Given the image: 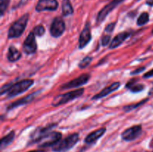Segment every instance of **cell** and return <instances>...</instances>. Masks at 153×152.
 <instances>
[{
    "label": "cell",
    "mask_w": 153,
    "mask_h": 152,
    "mask_svg": "<svg viewBox=\"0 0 153 152\" xmlns=\"http://www.w3.org/2000/svg\"><path fill=\"white\" fill-rule=\"evenodd\" d=\"M34 80L30 78L19 80L16 83L10 82L8 83H5L1 86L0 94H1V95L6 94L7 98H13V97L16 96L19 94L26 92L31 86L34 85Z\"/></svg>",
    "instance_id": "1"
},
{
    "label": "cell",
    "mask_w": 153,
    "mask_h": 152,
    "mask_svg": "<svg viewBox=\"0 0 153 152\" xmlns=\"http://www.w3.org/2000/svg\"><path fill=\"white\" fill-rule=\"evenodd\" d=\"M29 19V14L25 13L12 23L7 31V38L16 39L21 37L25 31Z\"/></svg>",
    "instance_id": "2"
},
{
    "label": "cell",
    "mask_w": 153,
    "mask_h": 152,
    "mask_svg": "<svg viewBox=\"0 0 153 152\" xmlns=\"http://www.w3.org/2000/svg\"><path fill=\"white\" fill-rule=\"evenodd\" d=\"M84 92H85L84 88H79V89H75V90L70 91L66 93L60 94L53 98L51 104L52 107H58V106L63 105L81 97L84 94Z\"/></svg>",
    "instance_id": "3"
},
{
    "label": "cell",
    "mask_w": 153,
    "mask_h": 152,
    "mask_svg": "<svg viewBox=\"0 0 153 152\" xmlns=\"http://www.w3.org/2000/svg\"><path fill=\"white\" fill-rule=\"evenodd\" d=\"M79 139V134L78 133H73L68 137L61 140L58 144L53 146L52 151L54 152H67L73 148Z\"/></svg>",
    "instance_id": "4"
},
{
    "label": "cell",
    "mask_w": 153,
    "mask_h": 152,
    "mask_svg": "<svg viewBox=\"0 0 153 152\" xmlns=\"http://www.w3.org/2000/svg\"><path fill=\"white\" fill-rule=\"evenodd\" d=\"M62 134L58 131H51L38 142L39 148L53 147L61 140Z\"/></svg>",
    "instance_id": "5"
},
{
    "label": "cell",
    "mask_w": 153,
    "mask_h": 152,
    "mask_svg": "<svg viewBox=\"0 0 153 152\" xmlns=\"http://www.w3.org/2000/svg\"><path fill=\"white\" fill-rule=\"evenodd\" d=\"M65 30L66 25L63 18L61 16H56L54 18L49 29L51 36L55 38H58L63 35Z\"/></svg>",
    "instance_id": "6"
},
{
    "label": "cell",
    "mask_w": 153,
    "mask_h": 152,
    "mask_svg": "<svg viewBox=\"0 0 153 152\" xmlns=\"http://www.w3.org/2000/svg\"><path fill=\"white\" fill-rule=\"evenodd\" d=\"M57 125H58L57 124H49V125H46L45 127H40V128L35 129V131L31 135V140L28 142V145L33 144V143H38V142L44 136L50 133L52 130L56 128Z\"/></svg>",
    "instance_id": "7"
},
{
    "label": "cell",
    "mask_w": 153,
    "mask_h": 152,
    "mask_svg": "<svg viewBox=\"0 0 153 152\" xmlns=\"http://www.w3.org/2000/svg\"><path fill=\"white\" fill-rule=\"evenodd\" d=\"M142 134V126L140 125H135L127 128L121 134V137L124 141L131 142L137 139Z\"/></svg>",
    "instance_id": "8"
},
{
    "label": "cell",
    "mask_w": 153,
    "mask_h": 152,
    "mask_svg": "<svg viewBox=\"0 0 153 152\" xmlns=\"http://www.w3.org/2000/svg\"><path fill=\"white\" fill-rule=\"evenodd\" d=\"M91 75L88 73H85V74L81 75L79 77H76V78L73 79V80H70V81L67 82V83H64L63 85L61 86V90L64 89H70L72 88H76V87H80V86H83V85L86 84L89 80Z\"/></svg>",
    "instance_id": "9"
},
{
    "label": "cell",
    "mask_w": 153,
    "mask_h": 152,
    "mask_svg": "<svg viewBox=\"0 0 153 152\" xmlns=\"http://www.w3.org/2000/svg\"><path fill=\"white\" fill-rule=\"evenodd\" d=\"M125 0H112L111 2H109L108 4H106L103 8H102L100 10V11L99 12L98 15H97V22L98 23H101L103 21H105V19H106V17L108 16V15L114 10V9L116 8L120 4H121L122 2Z\"/></svg>",
    "instance_id": "10"
},
{
    "label": "cell",
    "mask_w": 153,
    "mask_h": 152,
    "mask_svg": "<svg viewBox=\"0 0 153 152\" xmlns=\"http://www.w3.org/2000/svg\"><path fill=\"white\" fill-rule=\"evenodd\" d=\"M22 49H23L24 53L28 55H34L37 52V41H36L35 35H34L32 31L30 32L28 35L27 36L26 38H25L23 45H22Z\"/></svg>",
    "instance_id": "11"
},
{
    "label": "cell",
    "mask_w": 153,
    "mask_h": 152,
    "mask_svg": "<svg viewBox=\"0 0 153 152\" xmlns=\"http://www.w3.org/2000/svg\"><path fill=\"white\" fill-rule=\"evenodd\" d=\"M58 0H38L35 6L37 12L55 11L58 8Z\"/></svg>",
    "instance_id": "12"
},
{
    "label": "cell",
    "mask_w": 153,
    "mask_h": 152,
    "mask_svg": "<svg viewBox=\"0 0 153 152\" xmlns=\"http://www.w3.org/2000/svg\"><path fill=\"white\" fill-rule=\"evenodd\" d=\"M92 39V34H91V23L89 22L85 24L83 30L80 33L79 38V49H83L86 47Z\"/></svg>",
    "instance_id": "13"
},
{
    "label": "cell",
    "mask_w": 153,
    "mask_h": 152,
    "mask_svg": "<svg viewBox=\"0 0 153 152\" xmlns=\"http://www.w3.org/2000/svg\"><path fill=\"white\" fill-rule=\"evenodd\" d=\"M40 92H41V90L36 91V92H32V93L29 94V95H26V96L23 97V98H19V99L16 100V101H13V102L10 103V104L7 105L6 109H7V111H9V110H13V109L16 108V107H20V106L29 104L30 102H31V101L36 98V96H37Z\"/></svg>",
    "instance_id": "14"
},
{
    "label": "cell",
    "mask_w": 153,
    "mask_h": 152,
    "mask_svg": "<svg viewBox=\"0 0 153 152\" xmlns=\"http://www.w3.org/2000/svg\"><path fill=\"white\" fill-rule=\"evenodd\" d=\"M120 85L121 83L118 81L111 83V85H109V86L104 88V89L102 91H100V92H98V93L96 94L95 95H94V96L92 97V100H99L108 96V95H110L111 93L117 90L120 88Z\"/></svg>",
    "instance_id": "15"
},
{
    "label": "cell",
    "mask_w": 153,
    "mask_h": 152,
    "mask_svg": "<svg viewBox=\"0 0 153 152\" xmlns=\"http://www.w3.org/2000/svg\"><path fill=\"white\" fill-rule=\"evenodd\" d=\"M130 36H131V32H129V31H123V32L119 33L111 40L110 45H109V49H114L119 47Z\"/></svg>",
    "instance_id": "16"
},
{
    "label": "cell",
    "mask_w": 153,
    "mask_h": 152,
    "mask_svg": "<svg viewBox=\"0 0 153 152\" xmlns=\"http://www.w3.org/2000/svg\"><path fill=\"white\" fill-rule=\"evenodd\" d=\"M106 132V128H102L100 129L94 131L93 132L90 133L85 139V142L88 144H91V143L95 142L97 140L101 138Z\"/></svg>",
    "instance_id": "17"
},
{
    "label": "cell",
    "mask_w": 153,
    "mask_h": 152,
    "mask_svg": "<svg viewBox=\"0 0 153 152\" xmlns=\"http://www.w3.org/2000/svg\"><path fill=\"white\" fill-rule=\"evenodd\" d=\"M126 88L129 89L133 93H138L144 90L145 85H143V83H137V79L132 78L128 80V83L126 84Z\"/></svg>",
    "instance_id": "18"
},
{
    "label": "cell",
    "mask_w": 153,
    "mask_h": 152,
    "mask_svg": "<svg viewBox=\"0 0 153 152\" xmlns=\"http://www.w3.org/2000/svg\"><path fill=\"white\" fill-rule=\"evenodd\" d=\"M22 57L21 52L15 46H10L7 53V59L9 62L15 63L19 61Z\"/></svg>",
    "instance_id": "19"
},
{
    "label": "cell",
    "mask_w": 153,
    "mask_h": 152,
    "mask_svg": "<svg viewBox=\"0 0 153 152\" xmlns=\"http://www.w3.org/2000/svg\"><path fill=\"white\" fill-rule=\"evenodd\" d=\"M15 138V132L13 131H10V133L5 135L4 137H3L1 138V142H0V148L2 150L4 148H6L7 146H8L9 145L11 144L13 142V139Z\"/></svg>",
    "instance_id": "20"
},
{
    "label": "cell",
    "mask_w": 153,
    "mask_h": 152,
    "mask_svg": "<svg viewBox=\"0 0 153 152\" xmlns=\"http://www.w3.org/2000/svg\"><path fill=\"white\" fill-rule=\"evenodd\" d=\"M61 9H62V15L64 16H70L74 13V9L70 2V0H63Z\"/></svg>",
    "instance_id": "21"
},
{
    "label": "cell",
    "mask_w": 153,
    "mask_h": 152,
    "mask_svg": "<svg viewBox=\"0 0 153 152\" xmlns=\"http://www.w3.org/2000/svg\"><path fill=\"white\" fill-rule=\"evenodd\" d=\"M148 98H145V99H143L142 101H139V102L135 103V104H129V105H126L125 107H123V110L126 112V113H128V112L131 111V110H134V109L137 108V107H140V106L143 105L144 104H146L148 101Z\"/></svg>",
    "instance_id": "22"
},
{
    "label": "cell",
    "mask_w": 153,
    "mask_h": 152,
    "mask_svg": "<svg viewBox=\"0 0 153 152\" xmlns=\"http://www.w3.org/2000/svg\"><path fill=\"white\" fill-rule=\"evenodd\" d=\"M149 21V14L147 12H143L140 14L137 19V25L138 26H143Z\"/></svg>",
    "instance_id": "23"
},
{
    "label": "cell",
    "mask_w": 153,
    "mask_h": 152,
    "mask_svg": "<svg viewBox=\"0 0 153 152\" xmlns=\"http://www.w3.org/2000/svg\"><path fill=\"white\" fill-rule=\"evenodd\" d=\"M32 32L34 33V35L37 36V37H42V36L44 35L45 33H46V29H45L43 25H38L33 28Z\"/></svg>",
    "instance_id": "24"
},
{
    "label": "cell",
    "mask_w": 153,
    "mask_h": 152,
    "mask_svg": "<svg viewBox=\"0 0 153 152\" xmlns=\"http://www.w3.org/2000/svg\"><path fill=\"white\" fill-rule=\"evenodd\" d=\"M93 61V57L91 56H86L84 58L82 61H80L79 64V67L80 69H85Z\"/></svg>",
    "instance_id": "25"
},
{
    "label": "cell",
    "mask_w": 153,
    "mask_h": 152,
    "mask_svg": "<svg viewBox=\"0 0 153 152\" xmlns=\"http://www.w3.org/2000/svg\"><path fill=\"white\" fill-rule=\"evenodd\" d=\"M10 0H0V16L2 17L4 13L7 10L9 4H10Z\"/></svg>",
    "instance_id": "26"
},
{
    "label": "cell",
    "mask_w": 153,
    "mask_h": 152,
    "mask_svg": "<svg viewBox=\"0 0 153 152\" xmlns=\"http://www.w3.org/2000/svg\"><path fill=\"white\" fill-rule=\"evenodd\" d=\"M111 42V34H103L101 37V44L102 46H106L108 45H110Z\"/></svg>",
    "instance_id": "27"
},
{
    "label": "cell",
    "mask_w": 153,
    "mask_h": 152,
    "mask_svg": "<svg viewBox=\"0 0 153 152\" xmlns=\"http://www.w3.org/2000/svg\"><path fill=\"white\" fill-rule=\"evenodd\" d=\"M117 23L116 22H111V23L108 24L107 25L105 28V32L107 33V34H111L114 31V28L116 27Z\"/></svg>",
    "instance_id": "28"
},
{
    "label": "cell",
    "mask_w": 153,
    "mask_h": 152,
    "mask_svg": "<svg viewBox=\"0 0 153 152\" xmlns=\"http://www.w3.org/2000/svg\"><path fill=\"white\" fill-rule=\"evenodd\" d=\"M146 69V66H141V67H139V68L136 69H134V71L131 72V73H130V75H137L140 74V73L143 72L144 70Z\"/></svg>",
    "instance_id": "29"
},
{
    "label": "cell",
    "mask_w": 153,
    "mask_h": 152,
    "mask_svg": "<svg viewBox=\"0 0 153 152\" xmlns=\"http://www.w3.org/2000/svg\"><path fill=\"white\" fill-rule=\"evenodd\" d=\"M153 77V69H152L151 70H149V72L145 73L144 75H143V78H149V77Z\"/></svg>",
    "instance_id": "30"
},
{
    "label": "cell",
    "mask_w": 153,
    "mask_h": 152,
    "mask_svg": "<svg viewBox=\"0 0 153 152\" xmlns=\"http://www.w3.org/2000/svg\"><path fill=\"white\" fill-rule=\"evenodd\" d=\"M146 4H147V5L152 7V6H153V0H146Z\"/></svg>",
    "instance_id": "31"
},
{
    "label": "cell",
    "mask_w": 153,
    "mask_h": 152,
    "mask_svg": "<svg viewBox=\"0 0 153 152\" xmlns=\"http://www.w3.org/2000/svg\"><path fill=\"white\" fill-rule=\"evenodd\" d=\"M28 152H46V151L43 150H33V151H28Z\"/></svg>",
    "instance_id": "32"
},
{
    "label": "cell",
    "mask_w": 153,
    "mask_h": 152,
    "mask_svg": "<svg viewBox=\"0 0 153 152\" xmlns=\"http://www.w3.org/2000/svg\"><path fill=\"white\" fill-rule=\"evenodd\" d=\"M152 34H153V28H152Z\"/></svg>",
    "instance_id": "33"
}]
</instances>
